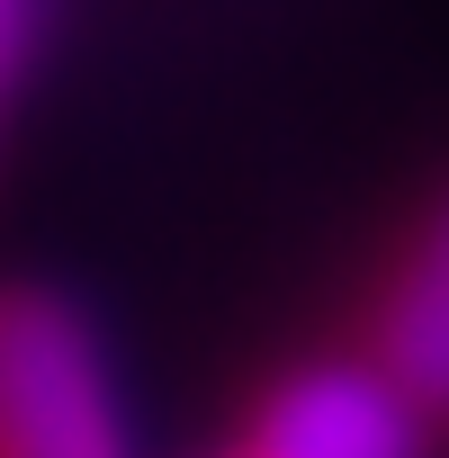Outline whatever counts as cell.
Listing matches in <instances>:
<instances>
[{
    "label": "cell",
    "mask_w": 449,
    "mask_h": 458,
    "mask_svg": "<svg viewBox=\"0 0 449 458\" xmlns=\"http://www.w3.org/2000/svg\"><path fill=\"white\" fill-rule=\"evenodd\" d=\"M0 458H135L108 351L55 288H0Z\"/></svg>",
    "instance_id": "cell-1"
},
{
    "label": "cell",
    "mask_w": 449,
    "mask_h": 458,
    "mask_svg": "<svg viewBox=\"0 0 449 458\" xmlns=\"http://www.w3.org/2000/svg\"><path fill=\"white\" fill-rule=\"evenodd\" d=\"M37 46V0H0V81H10Z\"/></svg>",
    "instance_id": "cell-4"
},
{
    "label": "cell",
    "mask_w": 449,
    "mask_h": 458,
    "mask_svg": "<svg viewBox=\"0 0 449 458\" xmlns=\"http://www.w3.org/2000/svg\"><path fill=\"white\" fill-rule=\"evenodd\" d=\"M377 369L413 395V404H449V216L422 243V261L395 279L386 315H377Z\"/></svg>",
    "instance_id": "cell-3"
},
{
    "label": "cell",
    "mask_w": 449,
    "mask_h": 458,
    "mask_svg": "<svg viewBox=\"0 0 449 458\" xmlns=\"http://www.w3.org/2000/svg\"><path fill=\"white\" fill-rule=\"evenodd\" d=\"M243 458H422V404L386 369L324 360L270 386Z\"/></svg>",
    "instance_id": "cell-2"
}]
</instances>
